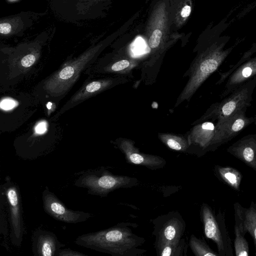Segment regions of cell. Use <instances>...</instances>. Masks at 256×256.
Masks as SVG:
<instances>
[{"label": "cell", "instance_id": "cell-8", "mask_svg": "<svg viewBox=\"0 0 256 256\" xmlns=\"http://www.w3.org/2000/svg\"><path fill=\"white\" fill-rule=\"evenodd\" d=\"M128 77L114 76L86 82L52 118L56 120L66 110L76 106L91 97L117 85L127 82Z\"/></svg>", "mask_w": 256, "mask_h": 256}, {"label": "cell", "instance_id": "cell-26", "mask_svg": "<svg viewBox=\"0 0 256 256\" xmlns=\"http://www.w3.org/2000/svg\"><path fill=\"white\" fill-rule=\"evenodd\" d=\"M254 50V49H252L246 52L244 56L241 58L240 60L235 64L232 66L226 72L220 73V78L216 82V84H222L224 80H226L228 76L234 71L235 70L240 66L242 64L245 62L250 58V56H252V54Z\"/></svg>", "mask_w": 256, "mask_h": 256}, {"label": "cell", "instance_id": "cell-28", "mask_svg": "<svg viewBox=\"0 0 256 256\" xmlns=\"http://www.w3.org/2000/svg\"><path fill=\"white\" fill-rule=\"evenodd\" d=\"M56 256H88L86 254L81 252L74 250L70 248L60 249Z\"/></svg>", "mask_w": 256, "mask_h": 256}, {"label": "cell", "instance_id": "cell-16", "mask_svg": "<svg viewBox=\"0 0 256 256\" xmlns=\"http://www.w3.org/2000/svg\"><path fill=\"white\" fill-rule=\"evenodd\" d=\"M228 150L248 164L256 168V134L242 137L232 145Z\"/></svg>", "mask_w": 256, "mask_h": 256}, {"label": "cell", "instance_id": "cell-29", "mask_svg": "<svg viewBox=\"0 0 256 256\" xmlns=\"http://www.w3.org/2000/svg\"><path fill=\"white\" fill-rule=\"evenodd\" d=\"M16 104V102L11 99H4L1 102V108L4 110H9L14 108Z\"/></svg>", "mask_w": 256, "mask_h": 256}, {"label": "cell", "instance_id": "cell-19", "mask_svg": "<svg viewBox=\"0 0 256 256\" xmlns=\"http://www.w3.org/2000/svg\"><path fill=\"white\" fill-rule=\"evenodd\" d=\"M158 138L168 148L176 151L187 152L190 146L188 136L185 137L171 133H158Z\"/></svg>", "mask_w": 256, "mask_h": 256}, {"label": "cell", "instance_id": "cell-2", "mask_svg": "<svg viewBox=\"0 0 256 256\" xmlns=\"http://www.w3.org/2000/svg\"><path fill=\"white\" fill-rule=\"evenodd\" d=\"M224 42H215L195 58L184 76L188 80L176 101L178 106L184 100L190 101L204 81L216 71L232 51L234 47L224 48Z\"/></svg>", "mask_w": 256, "mask_h": 256}, {"label": "cell", "instance_id": "cell-32", "mask_svg": "<svg viewBox=\"0 0 256 256\" xmlns=\"http://www.w3.org/2000/svg\"><path fill=\"white\" fill-rule=\"evenodd\" d=\"M254 123L256 124V114L254 116Z\"/></svg>", "mask_w": 256, "mask_h": 256}, {"label": "cell", "instance_id": "cell-20", "mask_svg": "<svg viewBox=\"0 0 256 256\" xmlns=\"http://www.w3.org/2000/svg\"><path fill=\"white\" fill-rule=\"evenodd\" d=\"M244 212L242 223L238 227L242 234L246 232L250 233L256 246V210L250 208L246 210Z\"/></svg>", "mask_w": 256, "mask_h": 256}, {"label": "cell", "instance_id": "cell-6", "mask_svg": "<svg viewBox=\"0 0 256 256\" xmlns=\"http://www.w3.org/2000/svg\"><path fill=\"white\" fill-rule=\"evenodd\" d=\"M0 190L4 194L6 200L10 242L20 247L25 233L20 188L9 176H6L4 182L0 185Z\"/></svg>", "mask_w": 256, "mask_h": 256}, {"label": "cell", "instance_id": "cell-12", "mask_svg": "<svg viewBox=\"0 0 256 256\" xmlns=\"http://www.w3.org/2000/svg\"><path fill=\"white\" fill-rule=\"evenodd\" d=\"M216 124L210 121L196 124L188 134L190 146L188 153L200 156L212 149Z\"/></svg>", "mask_w": 256, "mask_h": 256}, {"label": "cell", "instance_id": "cell-3", "mask_svg": "<svg viewBox=\"0 0 256 256\" xmlns=\"http://www.w3.org/2000/svg\"><path fill=\"white\" fill-rule=\"evenodd\" d=\"M98 50V48L92 49L68 62L42 82V90L46 96L56 100L66 95L81 73L93 64Z\"/></svg>", "mask_w": 256, "mask_h": 256}, {"label": "cell", "instance_id": "cell-25", "mask_svg": "<svg viewBox=\"0 0 256 256\" xmlns=\"http://www.w3.org/2000/svg\"><path fill=\"white\" fill-rule=\"evenodd\" d=\"M0 234L5 237L8 232L6 216L8 214L6 200L4 194L0 190Z\"/></svg>", "mask_w": 256, "mask_h": 256}, {"label": "cell", "instance_id": "cell-22", "mask_svg": "<svg viewBox=\"0 0 256 256\" xmlns=\"http://www.w3.org/2000/svg\"><path fill=\"white\" fill-rule=\"evenodd\" d=\"M218 170L220 177L225 182L235 190L239 189L241 175L238 171L228 167H220Z\"/></svg>", "mask_w": 256, "mask_h": 256}, {"label": "cell", "instance_id": "cell-24", "mask_svg": "<svg viewBox=\"0 0 256 256\" xmlns=\"http://www.w3.org/2000/svg\"><path fill=\"white\" fill-rule=\"evenodd\" d=\"M236 238L234 248L236 254L237 256H248V246L247 242L242 235V233L238 226L234 227Z\"/></svg>", "mask_w": 256, "mask_h": 256}, {"label": "cell", "instance_id": "cell-31", "mask_svg": "<svg viewBox=\"0 0 256 256\" xmlns=\"http://www.w3.org/2000/svg\"><path fill=\"white\" fill-rule=\"evenodd\" d=\"M46 130V124L45 122L38 123L36 127V132L38 134H42Z\"/></svg>", "mask_w": 256, "mask_h": 256}, {"label": "cell", "instance_id": "cell-10", "mask_svg": "<svg viewBox=\"0 0 256 256\" xmlns=\"http://www.w3.org/2000/svg\"><path fill=\"white\" fill-rule=\"evenodd\" d=\"M114 143L124 154L128 164L144 166L151 170L162 168L166 164V160L159 156L140 152L132 140L120 138Z\"/></svg>", "mask_w": 256, "mask_h": 256}, {"label": "cell", "instance_id": "cell-11", "mask_svg": "<svg viewBox=\"0 0 256 256\" xmlns=\"http://www.w3.org/2000/svg\"><path fill=\"white\" fill-rule=\"evenodd\" d=\"M246 110H242L228 118L217 121L212 149L214 146L230 140L248 126L254 122V116L247 117L246 115Z\"/></svg>", "mask_w": 256, "mask_h": 256}, {"label": "cell", "instance_id": "cell-4", "mask_svg": "<svg viewBox=\"0 0 256 256\" xmlns=\"http://www.w3.org/2000/svg\"><path fill=\"white\" fill-rule=\"evenodd\" d=\"M78 178L74 185L84 188L90 195L106 197L114 190L132 188L139 184L136 178L112 174L104 167L90 169L76 174Z\"/></svg>", "mask_w": 256, "mask_h": 256}, {"label": "cell", "instance_id": "cell-7", "mask_svg": "<svg viewBox=\"0 0 256 256\" xmlns=\"http://www.w3.org/2000/svg\"><path fill=\"white\" fill-rule=\"evenodd\" d=\"M152 234L154 243L175 242L180 240L185 232L186 224L178 211H171L152 220Z\"/></svg>", "mask_w": 256, "mask_h": 256}, {"label": "cell", "instance_id": "cell-27", "mask_svg": "<svg viewBox=\"0 0 256 256\" xmlns=\"http://www.w3.org/2000/svg\"><path fill=\"white\" fill-rule=\"evenodd\" d=\"M36 60V56L33 54H28L23 56L20 62L22 68H28L34 64Z\"/></svg>", "mask_w": 256, "mask_h": 256}, {"label": "cell", "instance_id": "cell-30", "mask_svg": "<svg viewBox=\"0 0 256 256\" xmlns=\"http://www.w3.org/2000/svg\"><path fill=\"white\" fill-rule=\"evenodd\" d=\"M11 26L7 22L1 23L0 24V32L2 34H6L11 31Z\"/></svg>", "mask_w": 256, "mask_h": 256}, {"label": "cell", "instance_id": "cell-9", "mask_svg": "<svg viewBox=\"0 0 256 256\" xmlns=\"http://www.w3.org/2000/svg\"><path fill=\"white\" fill-rule=\"evenodd\" d=\"M42 200L44 212L58 221L78 224L86 221L94 216V214L90 212L68 208L47 186L42 192Z\"/></svg>", "mask_w": 256, "mask_h": 256}, {"label": "cell", "instance_id": "cell-17", "mask_svg": "<svg viewBox=\"0 0 256 256\" xmlns=\"http://www.w3.org/2000/svg\"><path fill=\"white\" fill-rule=\"evenodd\" d=\"M200 214L206 237L214 241L216 244L218 252H222L224 246L222 236L212 211L206 204H204L202 206Z\"/></svg>", "mask_w": 256, "mask_h": 256}, {"label": "cell", "instance_id": "cell-1", "mask_svg": "<svg viewBox=\"0 0 256 256\" xmlns=\"http://www.w3.org/2000/svg\"><path fill=\"white\" fill-rule=\"evenodd\" d=\"M136 224L121 222L102 230L79 236L74 243L80 246L113 256H140L146 250L140 248L146 240L136 234Z\"/></svg>", "mask_w": 256, "mask_h": 256}, {"label": "cell", "instance_id": "cell-21", "mask_svg": "<svg viewBox=\"0 0 256 256\" xmlns=\"http://www.w3.org/2000/svg\"><path fill=\"white\" fill-rule=\"evenodd\" d=\"M189 246L196 256H216L218 255L210 248L204 241L198 238L194 234L190 236Z\"/></svg>", "mask_w": 256, "mask_h": 256}, {"label": "cell", "instance_id": "cell-15", "mask_svg": "<svg viewBox=\"0 0 256 256\" xmlns=\"http://www.w3.org/2000/svg\"><path fill=\"white\" fill-rule=\"evenodd\" d=\"M256 76V57L250 58L240 66L227 78L220 94L223 99L234 90Z\"/></svg>", "mask_w": 256, "mask_h": 256}, {"label": "cell", "instance_id": "cell-5", "mask_svg": "<svg viewBox=\"0 0 256 256\" xmlns=\"http://www.w3.org/2000/svg\"><path fill=\"white\" fill-rule=\"evenodd\" d=\"M256 88V76L234 90L222 101L212 104L203 116L194 124L210 120H222L242 110L246 109L251 105Z\"/></svg>", "mask_w": 256, "mask_h": 256}, {"label": "cell", "instance_id": "cell-23", "mask_svg": "<svg viewBox=\"0 0 256 256\" xmlns=\"http://www.w3.org/2000/svg\"><path fill=\"white\" fill-rule=\"evenodd\" d=\"M174 11V20L177 26H182L190 15L192 10L191 0H180Z\"/></svg>", "mask_w": 256, "mask_h": 256}, {"label": "cell", "instance_id": "cell-13", "mask_svg": "<svg viewBox=\"0 0 256 256\" xmlns=\"http://www.w3.org/2000/svg\"><path fill=\"white\" fill-rule=\"evenodd\" d=\"M140 65V60L138 58L128 56H121L109 60L98 62V64H93L90 66L88 70H92L94 73L130 78L132 70Z\"/></svg>", "mask_w": 256, "mask_h": 256}, {"label": "cell", "instance_id": "cell-18", "mask_svg": "<svg viewBox=\"0 0 256 256\" xmlns=\"http://www.w3.org/2000/svg\"><path fill=\"white\" fill-rule=\"evenodd\" d=\"M158 256H185L188 244L184 238L175 242L154 243Z\"/></svg>", "mask_w": 256, "mask_h": 256}, {"label": "cell", "instance_id": "cell-14", "mask_svg": "<svg viewBox=\"0 0 256 256\" xmlns=\"http://www.w3.org/2000/svg\"><path fill=\"white\" fill-rule=\"evenodd\" d=\"M65 246L50 230L38 228L32 235V248L34 256H56L58 250Z\"/></svg>", "mask_w": 256, "mask_h": 256}]
</instances>
